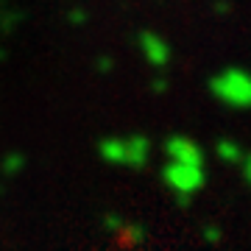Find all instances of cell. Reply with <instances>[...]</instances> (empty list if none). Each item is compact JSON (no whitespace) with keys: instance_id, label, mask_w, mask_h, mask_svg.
<instances>
[{"instance_id":"6da1fadb","label":"cell","mask_w":251,"mask_h":251,"mask_svg":"<svg viewBox=\"0 0 251 251\" xmlns=\"http://www.w3.org/2000/svg\"><path fill=\"white\" fill-rule=\"evenodd\" d=\"M209 92L224 106L251 109V73L243 67H226L209 78Z\"/></svg>"},{"instance_id":"7a4b0ae2","label":"cell","mask_w":251,"mask_h":251,"mask_svg":"<svg viewBox=\"0 0 251 251\" xmlns=\"http://www.w3.org/2000/svg\"><path fill=\"white\" fill-rule=\"evenodd\" d=\"M162 179L168 184V190H173L179 201L184 204L187 198H193L198 190H204L206 184V171L196 168V165H181V162H168L162 168Z\"/></svg>"},{"instance_id":"3957f363","label":"cell","mask_w":251,"mask_h":251,"mask_svg":"<svg viewBox=\"0 0 251 251\" xmlns=\"http://www.w3.org/2000/svg\"><path fill=\"white\" fill-rule=\"evenodd\" d=\"M100 153L115 165H128V168H143L151 153V140L148 137H128V140H106L100 145Z\"/></svg>"},{"instance_id":"277c9868","label":"cell","mask_w":251,"mask_h":251,"mask_svg":"<svg viewBox=\"0 0 251 251\" xmlns=\"http://www.w3.org/2000/svg\"><path fill=\"white\" fill-rule=\"evenodd\" d=\"M165 151L171 156V162H181V165H196V168H204V151L198 148V143H193L190 137H171Z\"/></svg>"},{"instance_id":"5b68a950","label":"cell","mask_w":251,"mask_h":251,"mask_svg":"<svg viewBox=\"0 0 251 251\" xmlns=\"http://www.w3.org/2000/svg\"><path fill=\"white\" fill-rule=\"evenodd\" d=\"M140 48H143V56L153 64V67H165L173 56L171 45H168L159 34H151V31L140 34Z\"/></svg>"},{"instance_id":"8992f818","label":"cell","mask_w":251,"mask_h":251,"mask_svg":"<svg viewBox=\"0 0 251 251\" xmlns=\"http://www.w3.org/2000/svg\"><path fill=\"white\" fill-rule=\"evenodd\" d=\"M215 153L226 162V165H240L243 156H246V153H243V148L237 143H232V140H218Z\"/></svg>"},{"instance_id":"52a82bcc","label":"cell","mask_w":251,"mask_h":251,"mask_svg":"<svg viewBox=\"0 0 251 251\" xmlns=\"http://www.w3.org/2000/svg\"><path fill=\"white\" fill-rule=\"evenodd\" d=\"M120 234H123V243L126 246H140V243H145V229L143 226H137V224H131V226H120Z\"/></svg>"},{"instance_id":"ba28073f","label":"cell","mask_w":251,"mask_h":251,"mask_svg":"<svg viewBox=\"0 0 251 251\" xmlns=\"http://www.w3.org/2000/svg\"><path fill=\"white\" fill-rule=\"evenodd\" d=\"M221 237H224V234H221V229H218V226H204V240L206 243H221Z\"/></svg>"},{"instance_id":"9c48e42d","label":"cell","mask_w":251,"mask_h":251,"mask_svg":"<svg viewBox=\"0 0 251 251\" xmlns=\"http://www.w3.org/2000/svg\"><path fill=\"white\" fill-rule=\"evenodd\" d=\"M103 224H106L109 229H115V232H117V229H120V226H123V224H120V218H117V215H106V221H103Z\"/></svg>"},{"instance_id":"30bf717a","label":"cell","mask_w":251,"mask_h":251,"mask_svg":"<svg viewBox=\"0 0 251 251\" xmlns=\"http://www.w3.org/2000/svg\"><path fill=\"white\" fill-rule=\"evenodd\" d=\"M243 176L251 181V153L249 156H243Z\"/></svg>"}]
</instances>
